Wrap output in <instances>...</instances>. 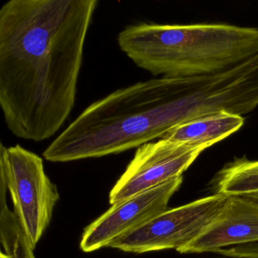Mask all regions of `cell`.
Returning a JSON list of instances; mask_svg holds the SVG:
<instances>
[{
    "mask_svg": "<svg viewBox=\"0 0 258 258\" xmlns=\"http://www.w3.org/2000/svg\"><path fill=\"white\" fill-rule=\"evenodd\" d=\"M97 0H10L0 10V105L23 140L53 137L74 108Z\"/></svg>",
    "mask_w": 258,
    "mask_h": 258,
    "instance_id": "cell-1",
    "label": "cell"
},
{
    "mask_svg": "<svg viewBox=\"0 0 258 258\" xmlns=\"http://www.w3.org/2000/svg\"><path fill=\"white\" fill-rule=\"evenodd\" d=\"M209 188L213 194L226 196L258 192V160L245 156L234 158L214 175Z\"/></svg>",
    "mask_w": 258,
    "mask_h": 258,
    "instance_id": "cell-9",
    "label": "cell"
},
{
    "mask_svg": "<svg viewBox=\"0 0 258 258\" xmlns=\"http://www.w3.org/2000/svg\"><path fill=\"white\" fill-rule=\"evenodd\" d=\"M182 182L183 176H179L111 205L84 229L80 243L81 250L90 253L109 247L113 241L168 209L170 199Z\"/></svg>",
    "mask_w": 258,
    "mask_h": 258,
    "instance_id": "cell-6",
    "label": "cell"
},
{
    "mask_svg": "<svg viewBox=\"0 0 258 258\" xmlns=\"http://www.w3.org/2000/svg\"><path fill=\"white\" fill-rule=\"evenodd\" d=\"M215 253L231 258H258V243L220 249Z\"/></svg>",
    "mask_w": 258,
    "mask_h": 258,
    "instance_id": "cell-10",
    "label": "cell"
},
{
    "mask_svg": "<svg viewBox=\"0 0 258 258\" xmlns=\"http://www.w3.org/2000/svg\"><path fill=\"white\" fill-rule=\"evenodd\" d=\"M258 243V202L227 196L222 208L179 253H215L220 249Z\"/></svg>",
    "mask_w": 258,
    "mask_h": 258,
    "instance_id": "cell-7",
    "label": "cell"
},
{
    "mask_svg": "<svg viewBox=\"0 0 258 258\" xmlns=\"http://www.w3.org/2000/svg\"><path fill=\"white\" fill-rule=\"evenodd\" d=\"M33 250L29 243L22 241L10 247L7 253L11 258H35Z\"/></svg>",
    "mask_w": 258,
    "mask_h": 258,
    "instance_id": "cell-11",
    "label": "cell"
},
{
    "mask_svg": "<svg viewBox=\"0 0 258 258\" xmlns=\"http://www.w3.org/2000/svg\"><path fill=\"white\" fill-rule=\"evenodd\" d=\"M0 185L9 190L14 213L33 249L52 220L59 199L56 185L44 170L43 159L20 145L0 144Z\"/></svg>",
    "mask_w": 258,
    "mask_h": 258,
    "instance_id": "cell-3",
    "label": "cell"
},
{
    "mask_svg": "<svg viewBox=\"0 0 258 258\" xmlns=\"http://www.w3.org/2000/svg\"><path fill=\"white\" fill-rule=\"evenodd\" d=\"M119 47L155 76L187 78L218 73L258 54V28L226 24L130 25Z\"/></svg>",
    "mask_w": 258,
    "mask_h": 258,
    "instance_id": "cell-2",
    "label": "cell"
},
{
    "mask_svg": "<svg viewBox=\"0 0 258 258\" xmlns=\"http://www.w3.org/2000/svg\"><path fill=\"white\" fill-rule=\"evenodd\" d=\"M0 258H11L7 253L5 252L1 251L0 253Z\"/></svg>",
    "mask_w": 258,
    "mask_h": 258,
    "instance_id": "cell-13",
    "label": "cell"
},
{
    "mask_svg": "<svg viewBox=\"0 0 258 258\" xmlns=\"http://www.w3.org/2000/svg\"><path fill=\"white\" fill-rule=\"evenodd\" d=\"M227 196L212 194L170 208L113 241L109 247L123 252L148 253L181 247L192 241L214 218Z\"/></svg>",
    "mask_w": 258,
    "mask_h": 258,
    "instance_id": "cell-4",
    "label": "cell"
},
{
    "mask_svg": "<svg viewBox=\"0 0 258 258\" xmlns=\"http://www.w3.org/2000/svg\"><path fill=\"white\" fill-rule=\"evenodd\" d=\"M247 197L250 198V199H253V200L257 201L258 202V192L253 193V194L247 195Z\"/></svg>",
    "mask_w": 258,
    "mask_h": 258,
    "instance_id": "cell-12",
    "label": "cell"
},
{
    "mask_svg": "<svg viewBox=\"0 0 258 258\" xmlns=\"http://www.w3.org/2000/svg\"><path fill=\"white\" fill-rule=\"evenodd\" d=\"M209 148L205 145L175 143L161 139L138 148L109 194L111 205L182 176Z\"/></svg>",
    "mask_w": 258,
    "mask_h": 258,
    "instance_id": "cell-5",
    "label": "cell"
},
{
    "mask_svg": "<svg viewBox=\"0 0 258 258\" xmlns=\"http://www.w3.org/2000/svg\"><path fill=\"white\" fill-rule=\"evenodd\" d=\"M214 258H221V257H214Z\"/></svg>",
    "mask_w": 258,
    "mask_h": 258,
    "instance_id": "cell-14",
    "label": "cell"
},
{
    "mask_svg": "<svg viewBox=\"0 0 258 258\" xmlns=\"http://www.w3.org/2000/svg\"><path fill=\"white\" fill-rule=\"evenodd\" d=\"M244 123L242 116L220 111L181 123L162 139L211 147L237 132Z\"/></svg>",
    "mask_w": 258,
    "mask_h": 258,
    "instance_id": "cell-8",
    "label": "cell"
}]
</instances>
